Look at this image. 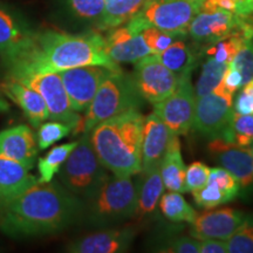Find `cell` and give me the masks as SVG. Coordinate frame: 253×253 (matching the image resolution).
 I'll use <instances>...</instances> for the list:
<instances>
[{"label": "cell", "mask_w": 253, "mask_h": 253, "mask_svg": "<svg viewBox=\"0 0 253 253\" xmlns=\"http://www.w3.org/2000/svg\"><path fill=\"white\" fill-rule=\"evenodd\" d=\"M156 55L178 80L191 78V73L197 65V54L184 40H181V38Z\"/></svg>", "instance_id": "25"}, {"label": "cell", "mask_w": 253, "mask_h": 253, "mask_svg": "<svg viewBox=\"0 0 253 253\" xmlns=\"http://www.w3.org/2000/svg\"><path fill=\"white\" fill-rule=\"evenodd\" d=\"M143 122L140 109H131L104 120L88 132L97 157L113 175L141 173Z\"/></svg>", "instance_id": "3"}, {"label": "cell", "mask_w": 253, "mask_h": 253, "mask_svg": "<svg viewBox=\"0 0 253 253\" xmlns=\"http://www.w3.org/2000/svg\"><path fill=\"white\" fill-rule=\"evenodd\" d=\"M82 211L81 199L55 182H38L0 205V231L11 238H33L67 229Z\"/></svg>", "instance_id": "2"}, {"label": "cell", "mask_w": 253, "mask_h": 253, "mask_svg": "<svg viewBox=\"0 0 253 253\" xmlns=\"http://www.w3.org/2000/svg\"><path fill=\"white\" fill-rule=\"evenodd\" d=\"M203 2L204 0H147L141 11L128 24L138 31L156 27L184 37Z\"/></svg>", "instance_id": "7"}, {"label": "cell", "mask_w": 253, "mask_h": 253, "mask_svg": "<svg viewBox=\"0 0 253 253\" xmlns=\"http://www.w3.org/2000/svg\"><path fill=\"white\" fill-rule=\"evenodd\" d=\"M37 136L28 126L19 125L0 131V156L32 169L38 156Z\"/></svg>", "instance_id": "20"}, {"label": "cell", "mask_w": 253, "mask_h": 253, "mask_svg": "<svg viewBox=\"0 0 253 253\" xmlns=\"http://www.w3.org/2000/svg\"><path fill=\"white\" fill-rule=\"evenodd\" d=\"M199 239L195 237H177L167 243L161 252L166 253H199Z\"/></svg>", "instance_id": "40"}, {"label": "cell", "mask_w": 253, "mask_h": 253, "mask_svg": "<svg viewBox=\"0 0 253 253\" xmlns=\"http://www.w3.org/2000/svg\"><path fill=\"white\" fill-rule=\"evenodd\" d=\"M1 62L6 75L15 79L84 66L122 69L107 55L104 37L99 31L71 34L55 30H36L23 47L1 59Z\"/></svg>", "instance_id": "1"}, {"label": "cell", "mask_w": 253, "mask_h": 253, "mask_svg": "<svg viewBox=\"0 0 253 253\" xmlns=\"http://www.w3.org/2000/svg\"><path fill=\"white\" fill-rule=\"evenodd\" d=\"M137 184L131 176H109L89 201L88 216L94 225L104 226L132 218L137 204Z\"/></svg>", "instance_id": "6"}, {"label": "cell", "mask_w": 253, "mask_h": 253, "mask_svg": "<svg viewBox=\"0 0 253 253\" xmlns=\"http://www.w3.org/2000/svg\"><path fill=\"white\" fill-rule=\"evenodd\" d=\"M211 169L202 162H194L186 168L185 171V190L192 192L203 188L209 181Z\"/></svg>", "instance_id": "38"}, {"label": "cell", "mask_w": 253, "mask_h": 253, "mask_svg": "<svg viewBox=\"0 0 253 253\" xmlns=\"http://www.w3.org/2000/svg\"><path fill=\"white\" fill-rule=\"evenodd\" d=\"M233 109L239 114H253V80L242 87L233 104Z\"/></svg>", "instance_id": "41"}, {"label": "cell", "mask_w": 253, "mask_h": 253, "mask_svg": "<svg viewBox=\"0 0 253 253\" xmlns=\"http://www.w3.org/2000/svg\"><path fill=\"white\" fill-rule=\"evenodd\" d=\"M0 91L6 99L17 104L34 128L49 119L48 108L42 96L24 82L6 75L4 80L0 81Z\"/></svg>", "instance_id": "18"}, {"label": "cell", "mask_w": 253, "mask_h": 253, "mask_svg": "<svg viewBox=\"0 0 253 253\" xmlns=\"http://www.w3.org/2000/svg\"><path fill=\"white\" fill-rule=\"evenodd\" d=\"M246 214L232 208L218 209L201 213L191 223L192 237L202 239L227 240L245 219Z\"/></svg>", "instance_id": "17"}, {"label": "cell", "mask_w": 253, "mask_h": 253, "mask_svg": "<svg viewBox=\"0 0 253 253\" xmlns=\"http://www.w3.org/2000/svg\"><path fill=\"white\" fill-rule=\"evenodd\" d=\"M244 40L245 38L243 37H231L218 41V42L211 43V45H205L203 54L211 56L218 62L231 63Z\"/></svg>", "instance_id": "35"}, {"label": "cell", "mask_w": 253, "mask_h": 253, "mask_svg": "<svg viewBox=\"0 0 253 253\" xmlns=\"http://www.w3.org/2000/svg\"><path fill=\"white\" fill-rule=\"evenodd\" d=\"M237 13L242 17L253 19V0H235Z\"/></svg>", "instance_id": "44"}, {"label": "cell", "mask_w": 253, "mask_h": 253, "mask_svg": "<svg viewBox=\"0 0 253 253\" xmlns=\"http://www.w3.org/2000/svg\"><path fill=\"white\" fill-rule=\"evenodd\" d=\"M231 99L212 91L196 99L192 128L210 138H223L229 142L233 109Z\"/></svg>", "instance_id": "9"}, {"label": "cell", "mask_w": 253, "mask_h": 253, "mask_svg": "<svg viewBox=\"0 0 253 253\" xmlns=\"http://www.w3.org/2000/svg\"><path fill=\"white\" fill-rule=\"evenodd\" d=\"M211 158L227 170L240 186L253 183V147H242L223 138H213L208 145Z\"/></svg>", "instance_id": "14"}, {"label": "cell", "mask_w": 253, "mask_h": 253, "mask_svg": "<svg viewBox=\"0 0 253 253\" xmlns=\"http://www.w3.org/2000/svg\"><path fill=\"white\" fill-rule=\"evenodd\" d=\"M147 0H104V11L97 31H110L125 25L143 7Z\"/></svg>", "instance_id": "26"}, {"label": "cell", "mask_w": 253, "mask_h": 253, "mask_svg": "<svg viewBox=\"0 0 253 253\" xmlns=\"http://www.w3.org/2000/svg\"><path fill=\"white\" fill-rule=\"evenodd\" d=\"M112 72L115 71L101 66H84L58 72L74 112H86L100 84Z\"/></svg>", "instance_id": "13"}, {"label": "cell", "mask_w": 253, "mask_h": 253, "mask_svg": "<svg viewBox=\"0 0 253 253\" xmlns=\"http://www.w3.org/2000/svg\"><path fill=\"white\" fill-rule=\"evenodd\" d=\"M78 141L68 142L55 145L47 153L45 156L38 160V171H39V178L38 182L47 183L52 182L56 173L59 172L60 168L65 161L67 160L72 150L77 147Z\"/></svg>", "instance_id": "28"}, {"label": "cell", "mask_w": 253, "mask_h": 253, "mask_svg": "<svg viewBox=\"0 0 253 253\" xmlns=\"http://www.w3.org/2000/svg\"><path fill=\"white\" fill-rule=\"evenodd\" d=\"M11 106H9V102L6 100V97L2 95L1 91H0V114L7 113Z\"/></svg>", "instance_id": "45"}, {"label": "cell", "mask_w": 253, "mask_h": 253, "mask_svg": "<svg viewBox=\"0 0 253 253\" xmlns=\"http://www.w3.org/2000/svg\"><path fill=\"white\" fill-rule=\"evenodd\" d=\"M58 173L61 184L71 194L87 202L110 176L95 153L88 132L82 134Z\"/></svg>", "instance_id": "5"}, {"label": "cell", "mask_w": 253, "mask_h": 253, "mask_svg": "<svg viewBox=\"0 0 253 253\" xmlns=\"http://www.w3.org/2000/svg\"><path fill=\"white\" fill-rule=\"evenodd\" d=\"M66 13L78 23L97 28L104 11V0H60Z\"/></svg>", "instance_id": "27"}, {"label": "cell", "mask_w": 253, "mask_h": 253, "mask_svg": "<svg viewBox=\"0 0 253 253\" xmlns=\"http://www.w3.org/2000/svg\"><path fill=\"white\" fill-rule=\"evenodd\" d=\"M172 135L173 132L154 113L144 118L141 143V172L161 166Z\"/></svg>", "instance_id": "19"}, {"label": "cell", "mask_w": 253, "mask_h": 253, "mask_svg": "<svg viewBox=\"0 0 253 253\" xmlns=\"http://www.w3.org/2000/svg\"><path fill=\"white\" fill-rule=\"evenodd\" d=\"M192 196H194L195 203L205 210L214 209L232 201V198L223 189H220L216 183L211 181H208L203 188L192 191Z\"/></svg>", "instance_id": "32"}, {"label": "cell", "mask_w": 253, "mask_h": 253, "mask_svg": "<svg viewBox=\"0 0 253 253\" xmlns=\"http://www.w3.org/2000/svg\"><path fill=\"white\" fill-rule=\"evenodd\" d=\"M33 26L23 13L0 4V59L13 54L34 34Z\"/></svg>", "instance_id": "21"}, {"label": "cell", "mask_w": 253, "mask_h": 253, "mask_svg": "<svg viewBox=\"0 0 253 253\" xmlns=\"http://www.w3.org/2000/svg\"><path fill=\"white\" fill-rule=\"evenodd\" d=\"M196 94L191 78L182 79L169 96L154 104V114L176 135L188 134L192 128Z\"/></svg>", "instance_id": "10"}, {"label": "cell", "mask_w": 253, "mask_h": 253, "mask_svg": "<svg viewBox=\"0 0 253 253\" xmlns=\"http://www.w3.org/2000/svg\"><path fill=\"white\" fill-rule=\"evenodd\" d=\"M188 34L195 42L204 46L231 37L248 39L253 37V19L226 9L201 8L190 23Z\"/></svg>", "instance_id": "8"}, {"label": "cell", "mask_w": 253, "mask_h": 253, "mask_svg": "<svg viewBox=\"0 0 253 253\" xmlns=\"http://www.w3.org/2000/svg\"><path fill=\"white\" fill-rule=\"evenodd\" d=\"M135 237L132 226L104 230L74 239L65 250L71 253H123L129 251Z\"/></svg>", "instance_id": "16"}, {"label": "cell", "mask_w": 253, "mask_h": 253, "mask_svg": "<svg viewBox=\"0 0 253 253\" xmlns=\"http://www.w3.org/2000/svg\"><path fill=\"white\" fill-rule=\"evenodd\" d=\"M141 173V183L137 184V204H136L135 213L132 216V218L137 220L143 219L155 212L164 191L160 167L151 168Z\"/></svg>", "instance_id": "23"}, {"label": "cell", "mask_w": 253, "mask_h": 253, "mask_svg": "<svg viewBox=\"0 0 253 253\" xmlns=\"http://www.w3.org/2000/svg\"><path fill=\"white\" fill-rule=\"evenodd\" d=\"M199 242V253H229L226 240L202 239Z\"/></svg>", "instance_id": "42"}, {"label": "cell", "mask_w": 253, "mask_h": 253, "mask_svg": "<svg viewBox=\"0 0 253 253\" xmlns=\"http://www.w3.org/2000/svg\"><path fill=\"white\" fill-rule=\"evenodd\" d=\"M230 63L218 62L211 56H208L202 67V73L199 75L197 81V86H196V99L204 96V95L212 93L219 82L221 81L224 73H225L227 66Z\"/></svg>", "instance_id": "30"}, {"label": "cell", "mask_w": 253, "mask_h": 253, "mask_svg": "<svg viewBox=\"0 0 253 253\" xmlns=\"http://www.w3.org/2000/svg\"><path fill=\"white\" fill-rule=\"evenodd\" d=\"M73 131L71 126L60 121L42 122L38 126L37 142L40 150H46Z\"/></svg>", "instance_id": "31"}, {"label": "cell", "mask_w": 253, "mask_h": 253, "mask_svg": "<svg viewBox=\"0 0 253 253\" xmlns=\"http://www.w3.org/2000/svg\"><path fill=\"white\" fill-rule=\"evenodd\" d=\"M17 80L36 89L42 96L48 108L49 120L66 123L71 126L74 131L80 123L81 116L73 110L68 95L58 73L33 74Z\"/></svg>", "instance_id": "12"}, {"label": "cell", "mask_w": 253, "mask_h": 253, "mask_svg": "<svg viewBox=\"0 0 253 253\" xmlns=\"http://www.w3.org/2000/svg\"><path fill=\"white\" fill-rule=\"evenodd\" d=\"M104 50L115 63H136L144 56L153 54L141 32L128 23L107 31Z\"/></svg>", "instance_id": "15"}, {"label": "cell", "mask_w": 253, "mask_h": 253, "mask_svg": "<svg viewBox=\"0 0 253 253\" xmlns=\"http://www.w3.org/2000/svg\"><path fill=\"white\" fill-rule=\"evenodd\" d=\"M242 75H240V73L230 63V65L227 66L225 73H224L223 78H221L219 84L214 88L213 91L223 95V96L227 97V99L233 100L235 93L239 89V88H242Z\"/></svg>", "instance_id": "39"}, {"label": "cell", "mask_w": 253, "mask_h": 253, "mask_svg": "<svg viewBox=\"0 0 253 253\" xmlns=\"http://www.w3.org/2000/svg\"><path fill=\"white\" fill-rule=\"evenodd\" d=\"M38 183L24 164L0 156V205L7 203Z\"/></svg>", "instance_id": "22"}, {"label": "cell", "mask_w": 253, "mask_h": 253, "mask_svg": "<svg viewBox=\"0 0 253 253\" xmlns=\"http://www.w3.org/2000/svg\"><path fill=\"white\" fill-rule=\"evenodd\" d=\"M229 142L250 147L253 145V114H233Z\"/></svg>", "instance_id": "34"}, {"label": "cell", "mask_w": 253, "mask_h": 253, "mask_svg": "<svg viewBox=\"0 0 253 253\" xmlns=\"http://www.w3.org/2000/svg\"><path fill=\"white\" fill-rule=\"evenodd\" d=\"M226 243L229 253H253V214H246L244 221Z\"/></svg>", "instance_id": "33"}, {"label": "cell", "mask_w": 253, "mask_h": 253, "mask_svg": "<svg viewBox=\"0 0 253 253\" xmlns=\"http://www.w3.org/2000/svg\"><path fill=\"white\" fill-rule=\"evenodd\" d=\"M141 33L153 54H158V53L163 52L164 49L171 45L173 41L181 38L176 34L169 33V32L158 30L156 27L144 28Z\"/></svg>", "instance_id": "37"}, {"label": "cell", "mask_w": 253, "mask_h": 253, "mask_svg": "<svg viewBox=\"0 0 253 253\" xmlns=\"http://www.w3.org/2000/svg\"><path fill=\"white\" fill-rule=\"evenodd\" d=\"M203 9H226L230 12H236L237 13V5L235 0H204Z\"/></svg>", "instance_id": "43"}, {"label": "cell", "mask_w": 253, "mask_h": 253, "mask_svg": "<svg viewBox=\"0 0 253 253\" xmlns=\"http://www.w3.org/2000/svg\"><path fill=\"white\" fill-rule=\"evenodd\" d=\"M143 99L136 89L132 75L122 69L112 72L100 84L93 101L73 134H87L104 120L131 109H140Z\"/></svg>", "instance_id": "4"}, {"label": "cell", "mask_w": 253, "mask_h": 253, "mask_svg": "<svg viewBox=\"0 0 253 253\" xmlns=\"http://www.w3.org/2000/svg\"><path fill=\"white\" fill-rule=\"evenodd\" d=\"M158 204L163 216L173 223L191 224L197 217L195 209L190 207L179 192L169 191L162 195Z\"/></svg>", "instance_id": "29"}, {"label": "cell", "mask_w": 253, "mask_h": 253, "mask_svg": "<svg viewBox=\"0 0 253 253\" xmlns=\"http://www.w3.org/2000/svg\"><path fill=\"white\" fill-rule=\"evenodd\" d=\"M231 65L242 75L243 86L253 80V37L243 41Z\"/></svg>", "instance_id": "36"}, {"label": "cell", "mask_w": 253, "mask_h": 253, "mask_svg": "<svg viewBox=\"0 0 253 253\" xmlns=\"http://www.w3.org/2000/svg\"><path fill=\"white\" fill-rule=\"evenodd\" d=\"M135 87L144 101L158 103L178 86V78L169 71L156 54H149L135 63L132 74Z\"/></svg>", "instance_id": "11"}, {"label": "cell", "mask_w": 253, "mask_h": 253, "mask_svg": "<svg viewBox=\"0 0 253 253\" xmlns=\"http://www.w3.org/2000/svg\"><path fill=\"white\" fill-rule=\"evenodd\" d=\"M162 181L168 191L185 194V171L186 167L181 154V143L178 135L173 134L169 147L160 166Z\"/></svg>", "instance_id": "24"}]
</instances>
